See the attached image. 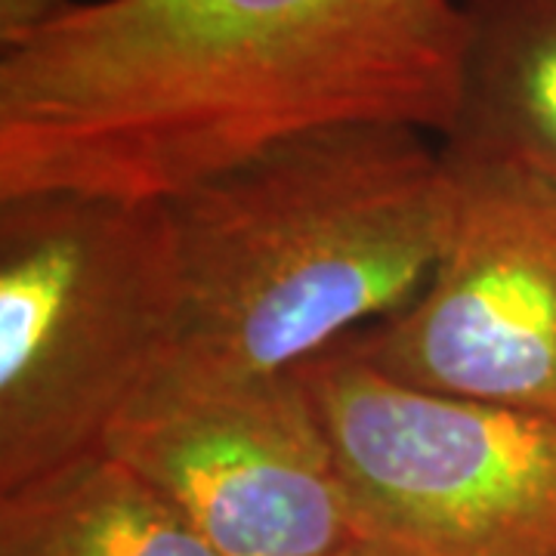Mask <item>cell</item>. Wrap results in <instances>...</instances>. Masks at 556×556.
<instances>
[{
	"label": "cell",
	"mask_w": 556,
	"mask_h": 556,
	"mask_svg": "<svg viewBox=\"0 0 556 556\" xmlns=\"http://www.w3.org/2000/svg\"><path fill=\"white\" fill-rule=\"evenodd\" d=\"M457 0H93L0 50V199L167 204L321 127L442 137Z\"/></svg>",
	"instance_id": "1"
},
{
	"label": "cell",
	"mask_w": 556,
	"mask_h": 556,
	"mask_svg": "<svg viewBox=\"0 0 556 556\" xmlns=\"http://www.w3.org/2000/svg\"><path fill=\"white\" fill-rule=\"evenodd\" d=\"M445 155L452 223L408 306L343 346L427 393L556 415V186Z\"/></svg>",
	"instance_id": "5"
},
{
	"label": "cell",
	"mask_w": 556,
	"mask_h": 556,
	"mask_svg": "<svg viewBox=\"0 0 556 556\" xmlns=\"http://www.w3.org/2000/svg\"><path fill=\"white\" fill-rule=\"evenodd\" d=\"M219 556L356 544L338 457L298 371L152 390L105 442Z\"/></svg>",
	"instance_id": "6"
},
{
	"label": "cell",
	"mask_w": 556,
	"mask_h": 556,
	"mask_svg": "<svg viewBox=\"0 0 556 556\" xmlns=\"http://www.w3.org/2000/svg\"><path fill=\"white\" fill-rule=\"evenodd\" d=\"M72 0H0V50H10L53 22Z\"/></svg>",
	"instance_id": "9"
},
{
	"label": "cell",
	"mask_w": 556,
	"mask_h": 556,
	"mask_svg": "<svg viewBox=\"0 0 556 556\" xmlns=\"http://www.w3.org/2000/svg\"><path fill=\"white\" fill-rule=\"evenodd\" d=\"M464 56L439 146L556 186V0H457Z\"/></svg>",
	"instance_id": "7"
},
{
	"label": "cell",
	"mask_w": 556,
	"mask_h": 556,
	"mask_svg": "<svg viewBox=\"0 0 556 556\" xmlns=\"http://www.w3.org/2000/svg\"><path fill=\"white\" fill-rule=\"evenodd\" d=\"M0 556H219L105 448L0 495Z\"/></svg>",
	"instance_id": "8"
},
{
	"label": "cell",
	"mask_w": 556,
	"mask_h": 556,
	"mask_svg": "<svg viewBox=\"0 0 556 556\" xmlns=\"http://www.w3.org/2000/svg\"><path fill=\"white\" fill-rule=\"evenodd\" d=\"M378 556H556V415L427 393L343 343L294 368Z\"/></svg>",
	"instance_id": "4"
},
{
	"label": "cell",
	"mask_w": 556,
	"mask_h": 556,
	"mask_svg": "<svg viewBox=\"0 0 556 556\" xmlns=\"http://www.w3.org/2000/svg\"><path fill=\"white\" fill-rule=\"evenodd\" d=\"M182 318L167 204L0 199V495L105 448Z\"/></svg>",
	"instance_id": "3"
},
{
	"label": "cell",
	"mask_w": 556,
	"mask_h": 556,
	"mask_svg": "<svg viewBox=\"0 0 556 556\" xmlns=\"http://www.w3.org/2000/svg\"><path fill=\"white\" fill-rule=\"evenodd\" d=\"M430 137L383 121L321 127L167 201L182 318L152 390L288 375L408 306L452 223V174Z\"/></svg>",
	"instance_id": "2"
},
{
	"label": "cell",
	"mask_w": 556,
	"mask_h": 556,
	"mask_svg": "<svg viewBox=\"0 0 556 556\" xmlns=\"http://www.w3.org/2000/svg\"><path fill=\"white\" fill-rule=\"evenodd\" d=\"M328 556H378L371 554L368 547H362V544H350V547H343V551H338V554H328Z\"/></svg>",
	"instance_id": "10"
}]
</instances>
